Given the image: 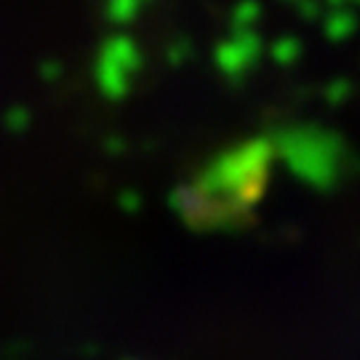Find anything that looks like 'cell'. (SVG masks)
<instances>
[{"mask_svg":"<svg viewBox=\"0 0 360 360\" xmlns=\"http://www.w3.org/2000/svg\"><path fill=\"white\" fill-rule=\"evenodd\" d=\"M142 49L126 32H115L102 40L94 59V77L104 96L120 99L134 86V80L142 70Z\"/></svg>","mask_w":360,"mask_h":360,"instance_id":"cell-1","label":"cell"},{"mask_svg":"<svg viewBox=\"0 0 360 360\" xmlns=\"http://www.w3.org/2000/svg\"><path fill=\"white\" fill-rule=\"evenodd\" d=\"M262 59V38L248 30H232L230 38H224L214 51V62L227 77H243L248 75Z\"/></svg>","mask_w":360,"mask_h":360,"instance_id":"cell-2","label":"cell"},{"mask_svg":"<svg viewBox=\"0 0 360 360\" xmlns=\"http://www.w3.org/2000/svg\"><path fill=\"white\" fill-rule=\"evenodd\" d=\"M153 0H104V16L115 27L134 25L150 6Z\"/></svg>","mask_w":360,"mask_h":360,"instance_id":"cell-3","label":"cell"},{"mask_svg":"<svg viewBox=\"0 0 360 360\" xmlns=\"http://www.w3.org/2000/svg\"><path fill=\"white\" fill-rule=\"evenodd\" d=\"M321 27L328 38L339 43V40H347L349 32L355 30V16L349 11H342V6H334V11L328 13V16H323Z\"/></svg>","mask_w":360,"mask_h":360,"instance_id":"cell-4","label":"cell"},{"mask_svg":"<svg viewBox=\"0 0 360 360\" xmlns=\"http://www.w3.org/2000/svg\"><path fill=\"white\" fill-rule=\"evenodd\" d=\"M270 56L278 65H294L296 59H302V43H299V38H294V35H285V38L272 43Z\"/></svg>","mask_w":360,"mask_h":360,"instance_id":"cell-5","label":"cell"},{"mask_svg":"<svg viewBox=\"0 0 360 360\" xmlns=\"http://www.w3.org/2000/svg\"><path fill=\"white\" fill-rule=\"evenodd\" d=\"M259 13H262V6L257 0H240L232 11V30H248L259 22Z\"/></svg>","mask_w":360,"mask_h":360,"instance_id":"cell-6","label":"cell"},{"mask_svg":"<svg viewBox=\"0 0 360 360\" xmlns=\"http://www.w3.org/2000/svg\"><path fill=\"white\" fill-rule=\"evenodd\" d=\"M190 51H193V49H190V43H187V40H179V46L168 51V59H171V62H174V59L181 62V59H187V56H190Z\"/></svg>","mask_w":360,"mask_h":360,"instance_id":"cell-7","label":"cell"},{"mask_svg":"<svg viewBox=\"0 0 360 360\" xmlns=\"http://www.w3.org/2000/svg\"><path fill=\"white\" fill-rule=\"evenodd\" d=\"M326 3L334 8V6H345V3H352V0H326ZM358 3H360V0H358Z\"/></svg>","mask_w":360,"mask_h":360,"instance_id":"cell-8","label":"cell"},{"mask_svg":"<svg viewBox=\"0 0 360 360\" xmlns=\"http://www.w3.org/2000/svg\"><path fill=\"white\" fill-rule=\"evenodd\" d=\"M288 3H296V0H288Z\"/></svg>","mask_w":360,"mask_h":360,"instance_id":"cell-9","label":"cell"}]
</instances>
